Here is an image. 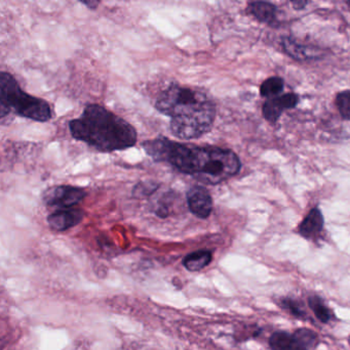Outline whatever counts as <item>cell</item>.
I'll return each instance as SVG.
<instances>
[{"label": "cell", "instance_id": "6da1fadb", "mask_svg": "<svg viewBox=\"0 0 350 350\" xmlns=\"http://www.w3.org/2000/svg\"><path fill=\"white\" fill-rule=\"evenodd\" d=\"M142 148L154 161L170 164L181 174L207 185L223 183L242 167L238 155L222 148L184 145L164 137L145 141Z\"/></svg>", "mask_w": 350, "mask_h": 350}, {"label": "cell", "instance_id": "7a4b0ae2", "mask_svg": "<svg viewBox=\"0 0 350 350\" xmlns=\"http://www.w3.org/2000/svg\"><path fill=\"white\" fill-rule=\"evenodd\" d=\"M155 109L171 117V133L183 141L209 133L216 118L215 104L207 94L179 84H172L158 96Z\"/></svg>", "mask_w": 350, "mask_h": 350}, {"label": "cell", "instance_id": "3957f363", "mask_svg": "<svg viewBox=\"0 0 350 350\" xmlns=\"http://www.w3.org/2000/svg\"><path fill=\"white\" fill-rule=\"evenodd\" d=\"M72 137L102 153L135 147L137 131L133 125L100 105H88L78 118L69 122Z\"/></svg>", "mask_w": 350, "mask_h": 350}, {"label": "cell", "instance_id": "277c9868", "mask_svg": "<svg viewBox=\"0 0 350 350\" xmlns=\"http://www.w3.org/2000/svg\"><path fill=\"white\" fill-rule=\"evenodd\" d=\"M12 112L37 122H47L53 117V111L47 100L27 94L12 74L2 72L0 74L1 124Z\"/></svg>", "mask_w": 350, "mask_h": 350}, {"label": "cell", "instance_id": "5b68a950", "mask_svg": "<svg viewBox=\"0 0 350 350\" xmlns=\"http://www.w3.org/2000/svg\"><path fill=\"white\" fill-rule=\"evenodd\" d=\"M86 191L82 187L73 185H53L43 191V204L47 207H55L58 209L73 208L74 206L84 201L86 197Z\"/></svg>", "mask_w": 350, "mask_h": 350}, {"label": "cell", "instance_id": "8992f818", "mask_svg": "<svg viewBox=\"0 0 350 350\" xmlns=\"http://www.w3.org/2000/svg\"><path fill=\"white\" fill-rule=\"evenodd\" d=\"M187 205L193 215L205 219L213 211V199L203 185H193L186 193Z\"/></svg>", "mask_w": 350, "mask_h": 350}, {"label": "cell", "instance_id": "52a82bcc", "mask_svg": "<svg viewBox=\"0 0 350 350\" xmlns=\"http://www.w3.org/2000/svg\"><path fill=\"white\" fill-rule=\"evenodd\" d=\"M84 218V212L77 208L58 209L47 216L49 228L55 232H65L79 224Z\"/></svg>", "mask_w": 350, "mask_h": 350}, {"label": "cell", "instance_id": "ba28073f", "mask_svg": "<svg viewBox=\"0 0 350 350\" xmlns=\"http://www.w3.org/2000/svg\"><path fill=\"white\" fill-rule=\"evenodd\" d=\"M297 94H287L277 98H271L263 106V115L269 122L275 123L286 109H292L298 104Z\"/></svg>", "mask_w": 350, "mask_h": 350}, {"label": "cell", "instance_id": "9c48e42d", "mask_svg": "<svg viewBox=\"0 0 350 350\" xmlns=\"http://www.w3.org/2000/svg\"><path fill=\"white\" fill-rule=\"evenodd\" d=\"M247 12L263 24L275 25L277 23V6L265 0L251 1L247 8Z\"/></svg>", "mask_w": 350, "mask_h": 350}, {"label": "cell", "instance_id": "30bf717a", "mask_svg": "<svg viewBox=\"0 0 350 350\" xmlns=\"http://www.w3.org/2000/svg\"><path fill=\"white\" fill-rule=\"evenodd\" d=\"M284 51L297 61H310L322 57V51L316 47L300 44L292 38H285L283 40Z\"/></svg>", "mask_w": 350, "mask_h": 350}, {"label": "cell", "instance_id": "8fae6325", "mask_svg": "<svg viewBox=\"0 0 350 350\" xmlns=\"http://www.w3.org/2000/svg\"><path fill=\"white\" fill-rule=\"evenodd\" d=\"M324 228V217L318 208H314L306 216L305 219L299 226V232L304 238L314 239Z\"/></svg>", "mask_w": 350, "mask_h": 350}, {"label": "cell", "instance_id": "7c38bea8", "mask_svg": "<svg viewBox=\"0 0 350 350\" xmlns=\"http://www.w3.org/2000/svg\"><path fill=\"white\" fill-rule=\"evenodd\" d=\"M273 350H308V347L295 336L286 332H277L269 339Z\"/></svg>", "mask_w": 350, "mask_h": 350}, {"label": "cell", "instance_id": "4fadbf2b", "mask_svg": "<svg viewBox=\"0 0 350 350\" xmlns=\"http://www.w3.org/2000/svg\"><path fill=\"white\" fill-rule=\"evenodd\" d=\"M213 260V254L209 250H197L186 255L183 265L189 271H199L205 269Z\"/></svg>", "mask_w": 350, "mask_h": 350}, {"label": "cell", "instance_id": "5bb4252c", "mask_svg": "<svg viewBox=\"0 0 350 350\" xmlns=\"http://www.w3.org/2000/svg\"><path fill=\"white\" fill-rule=\"evenodd\" d=\"M308 304L321 322L328 323L332 320L334 314H333L332 310L326 306L322 298L318 296H312L308 299Z\"/></svg>", "mask_w": 350, "mask_h": 350}, {"label": "cell", "instance_id": "9a60e30c", "mask_svg": "<svg viewBox=\"0 0 350 350\" xmlns=\"http://www.w3.org/2000/svg\"><path fill=\"white\" fill-rule=\"evenodd\" d=\"M283 90L284 80L279 77H271L263 82L260 88V94L265 98H273L281 94Z\"/></svg>", "mask_w": 350, "mask_h": 350}, {"label": "cell", "instance_id": "2e32d148", "mask_svg": "<svg viewBox=\"0 0 350 350\" xmlns=\"http://www.w3.org/2000/svg\"><path fill=\"white\" fill-rule=\"evenodd\" d=\"M160 185L155 181H142L138 183L133 189V196L138 199H144L153 195L158 191Z\"/></svg>", "mask_w": 350, "mask_h": 350}, {"label": "cell", "instance_id": "e0dca14e", "mask_svg": "<svg viewBox=\"0 0 350 350\" xmlns=\"http://www.w3.org/2000/svg\"><path fill=\"white\" fill-rule=\"evenodd\" d=\"M281 306L284 310L291 312L292 316L296 317V318L303 319L306 317L305 310L302 308V304L297 300L286 298V299L282 300Z\"/></svg>", "mask_w": 350, "mask_h": 350}, {"label": "cell", "instance_id": "ac0fdd59", "mask_svg": "<svg viewBox=\"0 0 350 350\" xmlns=\"http://www.w3.org/2000/svg\"><path fill=\"white\" fill-rule=\"evenodd\" d=\"M336 105L343 118L349 119L350 120V90L349 92H340L337 96Z\"/></svg>", "mask_w": 350, "mask_h": 350}, {"label": "cell", "instance_id": "d6986e66", "mask_svg": "<svg viewBox=\"0 0 350 350\" xmlns=\"http://www.w3.org/2000/svg\"><path fill=\"white\" fill-rule=\"evenodd\" d=\"M296 337L305 345L308 349L310 347H314L316 342V335L310 330H306V329H302V330H298L295 333Z\"/></svg>", "mask_w": 350, "mask_h": 350}, {"label": "cell", "instance_id": "ffe728a7", "mask_svg": "<svg viewBox=\"0 0 350 350\" xmlns=\"http://www.w3.org/2000/svg\"><path fill=\"white\" fill-rule=\"evenodd\" d=\"M294 10H302L306 8L308 4V0H290Z\"/></svg>", "mask_w": 350, "mask_h": 350}, {"label": "cell", "instance_id": "44dd1931", "mask_svg": "<svg viewBox=\"0 0 350 350\" xmlns=\"http://www.w3.org/2000/svg\"><path fill=\"white\" fill-rule=\"evenodd\" d=\"M79 1L90 10H96L101 3V0H79Z\"/></svg>", "mask_w": 350, "mask_h": 350}, {"label": "cell", "instance_id": "7402d4cb", "mask_svg": "<svg viewBox=\"0 0 350 350\" xmlns=\"http://www.w3.org/2000/svg\"><path fill=\"white\" fill-rule=\"evenodd\" d=\"M347 1H349V6H350V0H347Z\"/></svg>", "mask_w": 350, "mask_h": 350}]
</instances>
